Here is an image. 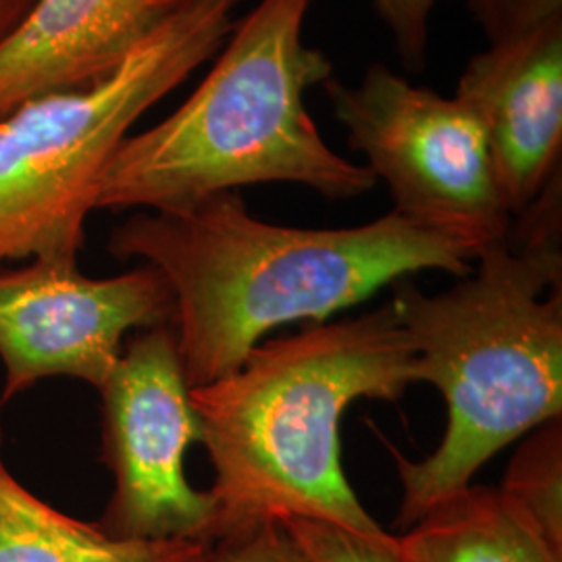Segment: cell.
<instances>
[{"mask_svg": "<svg viewBox=\"0 0 562 562\" xmlns=\"http://www.w3.org/2000/svg\"><path fill=\"white\" fill-rule=\"evenodd\" d=\"M483 246L396 211L344 229H302L252 217L240 192L138 211L109 238L120 261L161 271L171 329L192 387L234 373L285 323H323L417 271L467 278Z\"/></svg>", "mask_w": 562, "mask_h": 562, "instance_id": "obj_1", "label": "cell"}, {"mask_svg": "<svg viewBox=\"0 0 562 562\" xmlns=\"http://www.w3.org/2000/svg\"><path fill=\"white\" fill-rule=\"evenodd\" d=\"M561 171L483 248L459 285L429 296L406 278L392 304L415 350V382L442 392L448 425L423 461L392 450L408 529L485 462L562 413Z\"/></svg>", "mask_w": 562, "mask_h": 562, "instance_id": "obj_2", "label": "cell"}, {"mask_svg": "<svg viewBox=\"0 0 562 562\" xmlns=\"http://www.w3.org/2000/svg\"><path fill=\"white\" fill-rule=\"evenodd\" d=\"M411 383L415 350L390 302L259 344L234 373L192 387L199 442L215 469V542L292 517L394 542L344 475L340 425L352 402H398Z\"/></svg>", "mask_w": 562, "mask_h": 562, "instance_id": "obj_3", "label": "cell"}, {"mask_svg": "<svg viewBox=\"0 0 562 562\" xmlns=\"http://www.w3.org/2000/svg\"><path fill=\"white\" fill-rule=\"evenodd\" d=\"M313 0H261L234 23L209 76L155 127L121 142L102 173L97 209L161 211L288 181L329 201L357 199L375 176L334 153L304 106L334 63L302 41Z\"/></svg>", "mask_w": 562, "mask_h": 562, "instance_id": "obj_4", "label": "cell"}, {"mask_svg": "<svg viewBox=\"0 0 562 562\" xmlns=\"http://www.w3.org/2000/svg\"><path fill=\"white\" fill-rule=\"evenodd\" d=\"M241 0H183L101 81L0 117V265L78 261L102 173L142 115L217 55Z\"/></svg>", "mask_w": 562, "mask_h": 562, "instance_id": "obj_5", "label": "cell"}, {"mask_svg": "<svg viewBox=\"0 0 562 562\" xmlns=\"http://www.w3.org/2000/svg\"><path fill=\"white\" fill-rule=\"evenodd\" d=\"M348 144L387 183L394 211L487 248L510 234L492 144L480 115L461 99L413 86L382 63L359 86L327 80Z\"/></svg>", "mask_w": 562, "mask_h": 562, "instance_id": "obj_6", "label": "cell"}, {"mask_svg": "<svg viewBox=\"0 0 562 562\" xmlns=\"http://www.w3.org/2000/svg\"><path fill=\"white\" fill-rule=\"evenodd\" d=\"M99 392L113 494L97 522L125 540L215 542L217 503L186 477L201 429L171 325L136 334Z\"/></svg>", "mask_w": 562, "mask_h": 562, "instance_id": "obj_7", "label": "cell"}, {"mask_svg": "<svg viewBox=\"0 0 562 562\" xmlns=\"http://www.w3.org/2000/svg\"><path fill=\"white\" fill-rule=\"evenodd\" d=\"M171 317V290L150 265L101 280L83 276L78 261L0 267V402L48 378L101 390L120 361L123 338L169 325Z\"/></svg>", "mask_w": 562, "mask_h": 562, "instance_id": "obj_8", "label": "cell"}, {"mask_svg": "<svg viewBox=\"0 0 562 562\" xmlns=\"http://www.w3.org/2000/svg\"><path fill=\"white\" fill-rule=\"evenodd\" d=\"M487 48L457 86L483 121L513 220L561 171L562 0H467Z\"/></svg>", "mask_w": 562, "mask_h": 562, "instance_id": "obj_9", "label": "cell"}, {"mask_svg": "<svg viewBox=\"0 0 562 562\" xmlns=\"http://www.w3.org/2000/svg\"><path fill=\"white\" fill-rule=\"evenodd\" d=\"M183 0H32L0 36V117L113 74Z\"/></svg>", "mask_w": 562, "mask_h": 562, "instance_id": "obj_10", "label": "cell"}, {"mask_svg": "<svg viewBox=\"0 0 562 562\" xmlns=\"http://www.w3.org/2000/svg\"><path fill=\"white\" fill-rule=\"evenodd\" d=\"M215 542L125 540L44 503L9 471L0 423V562H209Z\"/></svg>", "mask_w": 562, "mask_h": 562, "instance_id": "obj_11", "label": "cell"}, {"mask_svg": "<svg viewBox=\"0 0 562 562\" xmlns=\"http://www.w3.org/2000/svg\"><path fill=\"white\" fill-rule=\"evenodd\" d=\"M398 562H562L501 487L467 485L396 536Z\"/></svg>", "mask_w": 562, "mask_h": 562, "instance_id": "obj_12", "label": "cell"}, {"mask_svg": "<svg viewBox=\"0 0 562 562\" xmlns=\"http://www.w3.org/2000/svg\"><path fill=\"white\" fill-rule=\"evenodd\" d=\"M501 490L562 554L561 419L546 422L525 436L508 464Z\"/></svg>", "mask_w": 562, "mask_h": 562, "instance_id": "obj_13", "label": "cell"}, {"mask_svg": "<svg viewBox=\"0 0 562 562\" xmlns=\"http://www.w3.org/2000/svg\"><path fill=\"white\" fill-rule=\"evenodd\" d=\"M313 562H398L394 542H375L329 522L315 519H283Z\"/></svg>", "mask_w": 562, "mask_h": 562, "instance_id": "obj_14", "label": "cell"}, {"mask_svg": "<svg viewBox=\"0 0 562 562\" xmlns=\"http://www.w3.org/2000/svg\"><path fill=\"white\" fill-rule=\"evenodd\" d=\"M209 562L313 561L283 522L265 521L220 538Z\"/></svg>", "mask_w": 562, "mask_h": 562, "instance_id": "obj_15", "label": "cell"}, {"mask_svg": "<svg viewBox=\"0 0 562 562\" xmlns=\"http://www.w3.org/2000/svg\"><path fill=\"white\" fill-rule=\"evenodd\" d=\"M440 0H373L383 23L394 34L402 63L408 71L425 69L429 15Z\"/></svg>", "mask_w": 562, "mask_h": 562, "instance_id": "obj_16", "label": "cell"}, {"mask_svg": "<svg viewBox=\"0 0 562 562\" xmlns=\"http://www.w3.org/2000/svg\"><path fill=\"white\" fill-rule=\"evenodd\" d=\"M30 4L32 0H0V36L15 25Z\"/></svg>", "mask_w": 562, "mask_h": 562, "instance_id": "obj_17", "label": "cell"}]
</instances>
